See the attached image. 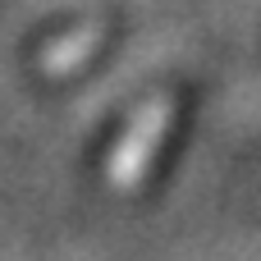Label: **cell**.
<instances>
[{
    "mask_svg": "<svg viewBox=\"0 0 261 261\" xmlns=\"http://www.w3.org/2000/svg\"><path fill=\"white\" fill-rule=\"evenodd\" d=\"M165 128H170V101H151V106L138 115V124L119 138V147H115V156H110V184L133 188V184L142 179V170L151 165V151L161 147Z\"/></svg>",
    "mask_w": 261,
    "mask_h": 261,
    "instance_id": "1",
    "label": "cell"
}]
</instances>
